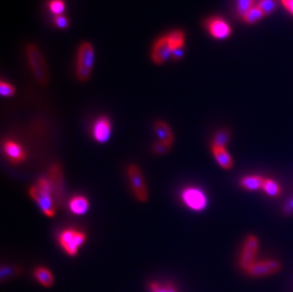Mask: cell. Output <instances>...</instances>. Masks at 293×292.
I'll return each mask as SVG.
<instances>
[{
	"mask_svg": "<svg viewBox=\"0 0 293 292\" xmlns=\"http://www.w3.org/2000/svg\"><path fill=\"white\" fill-rule=\"evenodd\" d=\"M30 197L37 203L42 212L49 216H54L56 212V201L54 198L51 182L47 178H41L36 184L30 188Z\"/></svg>",
	"mask_w": 293,
	"mask_h": 292,
	"instance_id": "1",
	"label": "cell"
},
{
	"mask_svg": "<svg viewBox=\"0 0 293 292\" xmlns=\"http://www.w3.org/2000/svg\"><path fill=\"white\" fill-rule=\"evenodd\" d=\"M26 57L35 80L43 86L47 85L50 81V72L40 48L35 44H29L26 47Z\"/></svg>",
	"mask_w": 293,
	"mask_h": 292,
	"instance_id": "2",
	"label": "cell"
},
{
	"mask_svg": "<svg viewBox=\"0 0 293 292\" xmlns=\"http://www.w3.org/2000/svg\"><path fill=\"white\" fill-rule=\"evenodd\" d=\"M95 58V51L90 42H83L77 50L76 76L78 80L85 83L91 78Z\"/></svg>",
	"mask_w": 293,
	"mask_h": 292,
	"instance_id": "3",
	"label": "cell"
},
{
	"mask_svg": "<svg viewBox=\"0 0 293 292\" xmlns=\"http://www.w3.org/2000/svg\"><path fill=\"white\" fill-rule=\"evenodd\" d=\"M87 240V234L76 229H66L59 233L58 243L63 251L70 256H76Z\"/></svg>",
	"mask_w": 293,
	"mask_h": 292,
	"instance_id": "4",
	"label": "cell"
},
{
	"mask_svg": "<svg viewBox=\"0 0 293 292\" xmlns=\"http://www.w3.org/2000/svg\"><path fill=\"white\" fill-rule=\"evenodd\" d=\"M127 177L136 199L142 203L147 201L149 197L148 189L140 167L138 165L131 164L127 168Z\"/></svg>",
	"mask_w": 293,
	"mask_h": 292,
	"instance_id": "5",
	"label": "cell"
},
{
	"mask_svg": "<svg viewBox=\"0 0 293 292\" xmlns=\"http://www.w3.org/2000/svg\"><path fill=\"white\" fill-rule=\"evenodd\" d=\"M258 251L259 239L257 238V236L253 234L248 235L243 243L242 249L238 259V265L244 272L256 261Z\"/></svg>",
	"mask_w": 293,
	"mask_h": 292,
	"instance_id": "6",
	"label": "cell"
},
{
	"mask_svg": "<svg viewBox=\"0 0 293 292\" xmlns=\"http://www.w3.org/2000/svg\"><path fill=\"white\" fill-rule=\"evenodd\" d=\"M182 200L186 207L195 212H201L208 203L204 192L195 187L185 188L182 193Z\"/></svg>",
	"mask_w": 293,
	"mask_h": 292,
	"instance_id": "7",
	"label": "cell"
},
{
	"mask_svg": "<svg viewBox=\"0 0 293 292\" xmlns=\"http://www.w3.org/2000/svg\"><path fill=\"white\" fill-rule=\"evenodd\" d=\"M281 268V263L275 259L256 260L245 272L251 277H266L279 272Z\"/></svg>",
	"mask_w": 293,
	"mask_h": 292,
	"instance_id": "8",
	"label": "cell"
},
{
	"mask_svg": "<svg viewBox=\"0 0 293 292\" xmlns=\"http://www.w3.org/2000/svg\"><path fill=\"white\" fill-rule=\"evenodd\" d=\"M206 29L211 36L217 40L227 39L232 34V28L220 17H211L205 22Z\"/></svg>",
	"mask_w": 293,
	"mask_h": 292,
	"instance_id": "9",
	"label": "cell"
},
{
	"mask_svg": "<svg viewBox=\"0 0 293 292\" xmlns=\"http://www.w3.org/2000/svg\"><path fill=\"white\" fill-rule=\"evenodd\" d=\"M172 49L166 35L157 39L153 45L151 51V59L156 65H162L167 59L171 58Z\"/></svg>",
	"mask_w": 293,
	"mask_h": 292,
	"instance_id": "10",
	"label": "cell"
},
{
	"mask_svg": "<svg viewBox=\"0 0 293 292\" xmlns=\"http://www.w3.org/2000/svg\"><path fill=\"white\" fill-rule=\"evenodd\" d=\"M111 121L107 116H101L94 121L92 137L99 143H105L111 136Z\"/></svg>",
	"mask_w": 293,
	"mask_h": 292,
	"instance_id": "11",
	"label": "cell"
},
{
	"mask_svg": "<svg viewBox=\"0 0 293 292\" xmlns=\"http://www.w3.org/2000/svg\"><path fill=\"white\" fill-rule=\"evenodd\" d=\"M3 153L11 163H20L26 159V152L19 143L11 140L3 141Z\"/></svg>",
	"mask_w": 293,
	"mask_h": 292,
	"instance_id": "12",
	"label": "cell"
},
{
	"mask_svg": "<svg viewBox=\"0 0 293 292\" xmlns=\"http://www.w3.org/2000/svg\"><path fill=\"white\" fill-rule=\"evenodd\" d=\"M50 182L52 186L53 190V195L56 204L59 205L60 200H62L63 197V175H62V169L59 167V165L54 164L52 165L50 169Z\"/></svg>",
	"mask_w": 293,
	"mask_h": 292,
	"instance_id": "13",
	"label": "cell"
},
{
	"mask_svg": "<svg viewBox=\"0 0 293 292\" xmlns=\"http://www.w3.org/2000/svg\"><path fill=\"white\" fill-rule=\"evenodd\" d=\"M212 153L214 160L224 170H231L233 168V158L226 148L212 146Z\"/></svg>",
	"mask_w": 293,
	"mask_h": 292,
	"instance_id": "14",
	"label": "cell"
},
{
	"mask_svg": "<svg viewBox=\"0 0 293 292\" xmlns=\"http://www.w3.org/2000/svg\"><path fill=\"white\" fill-rule=\"evenodd\" d=\"M154 128L159 138V141L172 146L175 139H174L172 129L170 128L168 123L163 121H157L155 122Z\"/></svg>",
	"mask_w": 293,
	"mask_h": 292,
	"instance_id": "15",
	"label": "cell"
},
{
	"mask_svg": "<svg viewBox=\"0 0 293 292\" xmlns=\"http://www.w3.org/2000/svg\"><path fill=\"white\" fill-rule=\"evenodd\" d=\"M265 178L258 175H250L245 176L240 180L239 184L243 189L247 191H258L263 188Z\"/></svg>",
	"mask_w": 293,
	"mask_h": 292,
	"instance_id": "16",
	"label": "cell"
},
{
	"mask_svg": "<svg viewBox=\"0 0 293 292\" xmlns=\"http://www.w3.org/2000/svg\"><path fill=\"white\" fill-rule=\"evenodd\" d=\"M69 208L72 213L76 215H83L89 211L90 202L87 197L83 195H76L71 198L69 203Z\"/></svg>",
	"mask_w": 293,
	"mask_h": 292,
	"instance_id": "17",
	"label": "cell"
},
{
	"mask_svg": "<svg viewBox=\"0 0 293 292\" xmlns=\"http://www.w3.org/2000/svg\"><path fill=\"white\" fill-rule=\"evenodd\" d=\"M33 276L37 282L40 283L43 287L50 288L54 283V277L50 270L44 267H38L34 270Z\"/></svg>",
	"mask_w": 293,
	"mask_h": 292,
	"instance_id": "18",
	"label": "cell"
},
{
	"mask_svg": "<svg viewBox=\"0 0 293 292\" xmlns=\"http://www.w3.org/2000/svg\"><path fill=\"white\" fill-rule=\"evenodd\" d=\"M166 37L170 44L172 51L182 50L185 44V34L182 30H174L166 34Z\"/></svg>",
	"mask_w": 293,
	"mask_h": 292,
	"instance_id": "19",
	"label": "cell"
},
{
	"mask_svg": "<svg viewBox=\"0 0 293 292\" xmlns=\"http://www.w3.org/2000/svg\"><path fill=\"white\" fill-rule=\"evenodd\" d=\"M230 141H231V131L229 129L223 128L214 134L212 138V146L226 148Z\"/></svg>",
	"mask_w": 293,
	"mask_h": 292,
	"instance_id": "20",
	"label": "cell"
},
{
	"mask_svg": "<svg viewBox=\"0 0 293 292\" xmlns=\"http://www.w3.org/2000/svg\"><path fill=\"white\" fill-rule=\"evenodd\" d=\"M263 190L268 195L273 196V197H276L279 196L282 194V188L281 186L272 179L269 178H265V182H264Z\"/></svg>",
	"mask_w": 293,
	"mask_h": 292,
	"instance_id": "21",
	"label": "cell"
},
{
	"mask_svg": "<svg viewBox=\"0 0 293 292\" xmlns=\"http://www.w3.org/2000/svg\"><path fill=\"white\" fill-rule=\"evenodd\" d=\"M265 16L263 11L260 10L257 6H254L253 9L249 10L244 16L243 20L245 21L247 24H255L256 22L261 20Z\"/></svg>",
	"mask_w": 293,
	"mask_h": 292,
	"instance_id": "22",
	"label": "cell"
},
{
	"mask_svg": "<svg viewBox=\"0 0 293 292\" xmlns=\"http://www.w3.org/2000/svg\"><path fill=\"white\" fill-rule=\"evenodd\" d=\"M255 0H237L236 1V12L237 14L242 18L243 16L251 10L253 9Z\"/></svg>",
	"mask_w": 293,
	"mask_h": 292,
	"instance_id": "23",
	"label": "cell"
},
{
	"mask_svg": "<svg viewBox=\"0 0 293 292\" xmlns=\"http://www.w3.org/2000/svg\"><path fill=\"white\" fill-rule=\"evenodd\" d=\"M49 10L54 16L62 15L66 10V3L64 0H50Z\"/></svg>",
	"mask_w": 293,
	"mask_h": 292,
	"instance_id": "24",
	"label": "cell"
},
{
	"mask_svg": "<svg viewBox=\"0 0 293 292\" xmlns=\"http://www.w3.org/2000/svg\"><path fill=\"white\" fill-rule=\"evenodd\" d=\"M149 290L151 292H178L170 283L162 285L161 283L152 282L149 284Z\"/></svg>",
	"mask_w": 293,
	"mask_h": 292,
	"instance_id": "25",
	"label": "cell"
},
{
	"mask_svg": "<svg viewBox=\"0 0 293 292\" xmlns=\"http://www.w3.org/2000/svg\"><path fill=\"white\" fill-rule=\"evenodd\" d=\"M257 7L263 11L265 15H269L276 9V3L274 0H259Z\"/></svg>",
	"mask_w": 293,
	"mask_h": 292,
	"instance_id": "26",
	"label": "cell"
},
{
	"mask_svg": "<svg viewBox=\"0 0 293 292\" xmlns=\"http://www.w3.org/2000/svg\"><path fill=\"white\" fill-rule=\"evenodd\" d=\"M0 93L2 97L9 98L15 94V89L10 83L2 80L0 83Z\"/></svg>",
	"mask_w": 293,
	"mask_h": 292,
	"instance_id": "27",
	"label": "cell"
},
{
	"mask_svg": "<svg viewBox=\"0 0 293 292\" xmlns=\"http://www.w3.org/2000/svg\"><path fill=\"white\" fill-rule=\"evenodd\" d=\"M20 272V269L17 267H11L6 266L1 268V279L4 281V279H8L11 276H15Z\"/></svg>",
	"mask_w": 293,
	"mask_h": 292,
	"instance_id": "28",
	"label": "cell"
},
{
	"mask_svg": "<svg viewBox=\"0 0 293 292\" xmlns=\"http://www.w3.org/2000/svg\"><path fill=\"white\" fill-rule=\"evenodd\" d=\"M171 147L172 146H170V145H168V144H166L164 142L158 141L154 143V145L152 147V150L156 155L162 156V155H165V154H167L168 152L170 151Z\"/></svg>",
	"mask_w": 293,
	"mask_h": 292,
	"instance_id": "29",
	"label": "cell"
},
{
	"mask_svg": "<svg viewBox=\"0 0 293 292\" xmlns=\"http://www.w3.org/2000/svg\"><path fill=\"white\" fill-rule=\"evenodd\" d=\"M53 22H54V25L61 30H65V29L69 28V26H70V20L64 14L54 16Z\"/></svg>",
	"mask_w": 293,
	"mask_h": 292,
	"instance_id": "30",
	"label": "cell"
},
{
	"mask_svg": "<svg viewBox=\"0 0 293 292\" xmlns=\"http://www.w3.org/2000/svg\"><path fill=\"white\" fill-rule=\"evenodd\" d=\"M283 212L287 215H292L293 214V197L289 199L288 201L284 204Z\"/></svg>",
	"mask_w": 293,
	"mask_h": 292,
	"instance_id": "31",
	"label": "cell"
},
{
	"mask_svg": "<svg viewBox=\"0 0 293 292\" xmlns=\"http://www.w3.org/2000/svg\"><path fill=\"white\" fill-rule=\"evenodd\" d=\"M284 8L293 15V0H281Z\"/></svg>",
	"mask_w": 293,
	"mask_h": 292,
	"instance_id": "32",
	"label": "cell"
},
{
	"mask_svg": "<svg viewBox=\"0 0 293 292\" xmlns=\"http://www.w3.org/2000/svg\"><path fill=\"white\" fill-rule=\"evenodd\" d=\"M183 55H184V51H183V49H182V50H177V51H173L171 58L174 59V60L179 61L182 59Z\"/></svg>",
	"mask_w": 293,
	"mask_h": 292,
	"instance_id": "33",
	"label": "cell"
}]
</instances>
